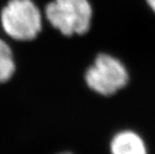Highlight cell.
Returning a JSON list of instances; mask_svg holds the SVG:
<instances>
[{"mask_svg":"<svg viewBox=\"0 0 155 154\" xmlns=\"http://www.w3.org/2000/svg\"><path fill=\"white\" fill-rule=\"evenodd\" d=\"M0 21L5 33L18 41L32 40L42 28L40 10L32 0H9L2 9Z\"/></svg>","mask_w":155,"mask_h":154,"instance_id":"obj_1","label":"cell"},{"mask_svg":"<svg viewBox=\"0 0 155 154\" xmlns=\"http://www.w3.org/2000/svg\"><path fill=\"white\" fill-rule=\"evenodd\" d=\"M15 61L10 46L0 39V83H4L13 76Z\"/></svg>","mask_w":155,"mask_h":154,"instance_id":"obj_5","label":"cell"},{"mask_svg":"<svg viewBox=\"0 0 155 154\" xmlns=\"http://www.w3.org/2000/svg\"><path fill=\"white\" fill-rule=\"evenodd\" d=\"M110 151L111 154H147V148L136 132L124 130L112 138Z\"/></svg>","mask_w":155,"mask_h":154,"instance_id":"obj_4","label":"cell"},{"mask_svg":"<svg viewBox=\"0 0 155 154\" xmlns=\"http://www.w3.org/2000/svg\"><path fill=\"white\" fill-rule=\"evenodd\" d=\"M60 154H71V153H60Z\"/></svg>","mask_w":155,"mask_h":154,"instance_id":"obj_7","label":"cell"},{"mask_svg":"<svg viewBox=\"0 0 155 154\" xmlns=\"http://www.w3.org/2000/svg\"><path fill=\"white\" fill-rule=\"evenodd\" d=\"M146 2L149 5V7L155 12V0H146Z\"/></svg>","mask_w":155,"mask_h":154,"instance_id":"obj_6","label":"cell"},{"mask_svg":"<svg viewBox=\"0 0 155 154\" xmlns=\"http://www.w3.org/2000/svg\"><path fill=\"white\" fill-rule=\"evenodd\" d=\"M49 23L63 35H82L89 30L92 7L88 0H53L45 8Z\"/></svg>","mask_w":155,"mask_h":154,"instance_id":"obj_2","label":"cell"},{"mask_svg":"<svg viewBox=\"0 0 155 154\" xmlns=\"http://www.w3.org/2000/svg\"><path fill=\"white\" fill-rule=\"evenodd\" d=\"M88 87L96 93L109 96L128 82V72L123 63L109 54L101 53L85 73Z\"/></svg>","mask_w":155,"mask_h":154,"instance_id":"obj_3","label":"cell"}]
</instances>
